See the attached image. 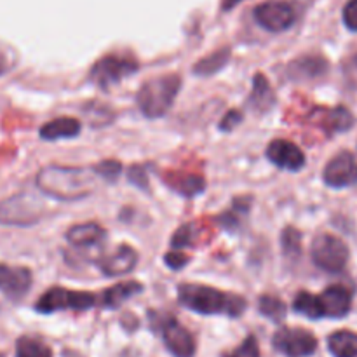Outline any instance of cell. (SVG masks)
Segmentation results:
<instances>
[{"mask_svg":"<svg viewBox=\"0 0 357 357\" xmlns=\"http://www.w3.org/2000/svg\"><path fill=\"white\" fill-rule=\"evenodd\" d=\"M321 309H323V317H331V319H342L351 312L352 296L345 286L335 284L330 286L319 296Z\"/></svg>","mask_w":357,"mask_h":357,"instance_id":"9a60e30c","label":"cell"},{"mask_svg":"<svg viewBox=\"0 0 357 357\" xmlns=\"http://www.w3.org/2000/svg\"><path fill=\"white\" fill-rule=\"evenodd\" d=\"M255 20L261 28L268 31H279L288 30L293 26L296 21V10L295 7L284 0H271V2H264L255 9Z\"/></svg>","mask_w":357,"mask_h":357,"instance_id":"30bf717a","label":"cell"},{"mask_svg":"<svg viewBox=\"0 0 357 357\" xmlns=\"http://www.w3.org/2000/svg\"><path fill=\"white\" fill-rule=\"evenodd\" d=\"M248 103H250V107L253 110L261 112V114L274 108L275 94L272 91L271 84H268V79L264 73H257L253 77V91H251V96Z\"/></svg>","mask_w":357,"mask_h":357,"instance_id":"44dd1931","label":"cell"},{"mask_svg":"<svg viewBox=\"0 0 357 357\" xmlns=\"http://www.w3.org/2000/svg\"><path fill=\"white\" fill-rule=\"evenodd\" d=\"M229 61H230V49L223 47V49H218V51L211 52V54L206 56V58L199 59L192 70H194V73L197 77H209V75H215L216 72H220V70H222Z\"/></svg>","mask_w":357,"mask_h":357,"instance_id":"603a6c76","label":"cell"},{"mask_svg":"<svg viewBox=\"0 0 357 357\" xmlns=\"http://www.w3.org/2000/svg\"><path fill=\"white\" fill-rule=\"evenodd\" d=\"M239 2H243V0H223V10L232 9V7H236Z\"/></svg>","mask_w":357,"mask_h":357,"instance_id":"74e56055","label":"cell"},{"mask_svg":"<svg viewBox=\"0 0 357 357\" xmlns=\"http://www.w3.org/2000/svg\"><path fill=\"white\" fill-rule=\"evenodd\" d=\"M16 357H52V352L37 338L21 337L16 342Z\"/></svg>","mask_w":357,"mask_h":357,"instance_id":"4316f807","label":"cell"},{"mask_svg":"<svg viewBox=\"0 0 357 357\" xmlns=\"http://www.w3.org/2000/svg\"><path fill=\"white\" fill-rule=\"evenodd\" d=\"M181 89V77L176 73L157 75L145 80L136 94L139 110L149 119H159L169 112Z\"/></svg>","mask_w":357,"mask_h":357,"instance_id":"3957f363","label":"cell"},{"mask_svg":"<svg viewBox=\"0 0 357 357\" xmlns=\"http://www.w3.org/2000/svg\"><path fill=\"white\" fill-rule=\"evenodd\" d=\"M107 237V230L98 223H82V225L70 227L66 232V241L75 248H89L103 243Z\"/></svg>","mask_w":357,"mask_h":357,"instance_id":"e0dca14e","label":"cell"},{"mask_svg":"<svg viewBox=\"0 0 357 357\" xmlns=\"http://www.w3.org/2000/svg\"><path fill=\"white\" fill-rule=\"evenodd\" d=\"M0 357H6V356H2V354H0Z\"/></svg>","mask_w":357,"mask_h":357,"instance_id":"ab89813d","label":"cell"},{"mask_svg":"<svg viewBox=\"0 0 357 357\" xmlns=\"http://www.w3.org/2000/svg\"><path fill=\"white\" fill-rule=\"evenodd\" d=\"M31 281L30 268L0 264V291L9 300L17 302L23 298L30 291Z\"/></svg>","mask_w":357,"mask_h":357,"instance_id":"4fadbf2b","label":"cell"},{"mask_svg":"<svg viewBox=\"0 0 357 357\" xmlns=\"http://www.w3.org/2000/svg\"><path fill=\"white\" fill-rule=\"evenodd\" d=\"M258 310L261 316L268 317L271 321H282L288 309H286V303L278 296L261 295L258 298Z\"/></svg>","mask_w":357,"mask_h":357,"instance_id":"83f0119b","label":"cell"},{"mask_svg":"<svg viewBox=\"0 0 357 357\" xmlns=\"http://www.w3.org/2000/svg\"><path fill=\"white\" fill-rule=\"evenodd\" d=\"M138 251L129 244H121L112 253H107L98 260V267L108 278H117L132 272L138 265Z\"/></svg>","mask_w":357,"mask_h":357,"instance_id":"7c38bea8","label":"cell"},{"mask_svg":"<svg viewBox=\"0 0 357 357\" xmlns=\"http://www.w3.org/2000/svg\"><path fill=\"white\" fill-rule=\"evenodd\" d=\"M93 171L96 173V176L103 178L107 181H115L122 173V164L117 160H103V162L96 164L93 167Z\"/></svg>","mask_w":357,"mask_h":357,"instance_id":"4dcf8cb0","label":"cell"},{"mask_svg":"<svg viewBox=\"0 0 357 357\" xmlns=\"http://www.w3.org/2000/svg\"><path fill=\"white\" fill-rule=\"evenodd\" d=\"M281 243L286 257H298L302 253V234L296 229H293V227H288V229L282 230Z\"/></svg>","mask_w":357,"mask_h":357,"instance_id":"f546056e","label":"cell"},{"mask_svg":"<svg viewBox=\"0 0 357 357\" xmlns=\"http://www.w3.org/2000/svg\"><path fill=\"white\" fill-rule=\"evenodd\" d=\"M188 260L190 258L187 257L185 253H181V251H169V253H166V257H164V261H166V265L169 268H173V271H180V268L187 267Z\"/></svg>","mask_w":357,"mask_h":357,"instance_id":"d6a6232c","label":"cell"},{"mask_svg":"<svg viewBox=\"0 0 357 357\" xmlns=\"http://www.w3.org/2000/svg\"><path fill=\"white\" fill-rule=\"evenodd\" d=\"M143 291V286L136 281L119 282V284L112 286V288L105 289L100 295V303L107 309H117L124 302H128L132 296L139 295Z\"/></svg>","mask_w":357,"mask_h":357,"instance_id":"ffe728a7","label":"cell"},{"mask_svg":"<svg viewBox=\"0 0 357 357\" xmlns=\"http://www.w3.org/2000/svg\"><path fill=\"white\" fill-rule=\"evenodd\" d=\"M344 23L351 31H357V0H349L344 7Z\"/></svg>","mask_w":357,"mask_h":357,"instance_id":"836d02e7","label":"cell"},{"mask_svg":"<svg viewBox=\"0 0 357 357\" xmlns=\"http://www.w3.org/2000/svg\"><path fill=\"white\" fill-rule=\"evenodd\" d=\"M354 61H356V65H357V56H356V59H354Z\"/></svg>","mask_w":357,"mask_h":357,"instance_id":"f35d334b","label":"cell"},{"mask_svg":"<svg viewBox=\"0 0 357 357\" xmlns=\"http://www.w3.org/2000/svg\"><path fill=\"white\" fill-rule=\"evenodd\" d=\"M139 70V63L132 56L126 54H107L98 59L89 70L91 82L101 89L115 86L121 80L135 75Z\"/></svg>","mask_w":357,"mask_h":357,"instance_id":"8992f818","label":"cell"},{"mask_svg":"<svg viewBox=\"0 0 357 357\" xmlns=\"http://www.w3.org/2000/svg\"><path fill=\"white\" fill-rule=\"evenodd\" d=\"M319 122L328 132H344L354 126V115L345 107H337L333 110L323 112Z\"/></svg>","mask_w":357,"mask_h":357,"instance_id":"7402d4cb","label":"cell"},{"mask_svg":"<svg viewBox=\"0 0 357 357\" xmlns=\"http://www.w3.org/2000/svg\"><path fill=\"white\" fill-rule=\"evenodd\" d=\"M128 178L132 185H136V187L143 188V190L149 188V180H146V174H145V169H143V166H132L131 169L128 171Z\"/></svg>","mask_w":357,"mask_h":357,"instance_id":"d590c367","label":"cell"},{"mask_svg":"<svg viewBox=\"0 0 357 357\" xmlns=\"http://www.w3.org/2000/svg\"><path fill=\"white\" fill-rule=\"evenodd\" d=\"M100 296L89 291H77L68 288H49L35 303V310L40 314H52L59 310H89L96 305Z\"/></svg>","mask_w":357,"mask_h":357,"instance_id":"5b68a950","label":"cell"},{"mask_svg":"<svg viewBox=\"0 0 357 357\" xmlns=\"http://www.w3.org/2000/svg\"><path fill=\"white\" fill-rule=\"evenodd\" d=\"M328 72V61L323 56L307 54L293 59L288 65V77L296 82L303 80H314L323 77Z\"/></svg>","mask_w":357,"mask_h":357,"instance_id":"2e32d148","label":"cell"},{"mask_svg":"<svg viewBox=\"0 0 357 357\" xmlns=\"http://www.w3.org/2000/svg\"><path fill=\"white\" fill-rule=\"evenodd\" d=\"M10 66H13V58H10V52L7 51L3 45H0V77H2L3 73L9 72Z\"/></svg>","mask_w":357,"mask_h":357,"instance_id":"8d00e7d4","label":"cell"},{"mask_svg":"<svg viewBox=\"0 0 357 357\" xmlns=\"http://www.w3.org/2000/svg\"><path fill=\"white\" fill-rule=\"evenodd\" d=\"M328 347L335 357H357V335L352 331H337L328 338Z\"/></svg>","mask_w":357,"mask_h":357,"instance_id":"cb8c5ba5","label":"cell"},{"mask_svg":"<svg viewBox=\"0 0 357 357\" xmlns=\"http://www.w3.org/2000/svg\"><path fill=\"white\" fill-rule=\"evenodd\" d=\"M250 204H251V197H237L236 201L232 202V209L227 213H223L222 216H218V225L223 227L229 232H236L237 229L241 227V216L248 215L250 213Z\"/></svg>","mask_w":357,"mask_h":357,"instance_id":"d4e9b609","label":"cell"},{"mask_svg":"<svg viewBox=\"0 0 357 357\" xmlns=\"http://www.w3.org/2000/svg\"><path fill=\"white\" fill-rule=\"evenodd\" d=\"M324 183L331 188H345L357 183V159L351 152H340L326 164Z\"/></svg>","mask_w":357,"mask_h":357,"instance_id":"8fae6325","label":"cell"},{"mask_svg":"<svg viewBox=\"0 0 357 357\" xmlns=\"http://www.w3.org/2000/svg\"><path fill=\"white\" fill-rule=\"evenodd\" d=\"M197 237L199 232L197 229H195V225L188 223V225L180 227V229L173 234V237H171V248H173L174 251H181L183 248H190L192 244H195Z\"/></svg>","mask_w":357,"mask_h":357,"instance_id":"f1b7e54d","label":"cell"},{"mask_svg":"<svg viewBox=\"0 0 357 357\" xmlns=\"http://www.w3.org/2000/svg\"><path fill=\"white\" fill-rule=\"evenodd\" d=\"M227 357H261L260 349H258V342L255 337H248L236 351L230 352Z\"/></svg>","mask_w":357,"mask_h":357,"instance_id":"1f68e13d","label":"cell"},{"mask_svg":"<svg viewBox=\"0 0 357 357\" xmlns=\"http://www.w3.org/2000/svg\"><path fill=\"white\" fill-rule=\"evenodd\" d=\"M241 122H243V114H241L239 110H230L227 112L225 117H223L222 122H220V129H222L223 132H229L232 131L234 128H237Z\"/></svg>","mask_w":357,"mask_h":357,"instance_id":"e575fe53","label":"cell"},{"mask_svg":"<svg viewBox=\"0 0 357 357\" xmlns=\"http://www.w3.org/2000/svg\"><path fill=\"white\" fill-rule=\"evenodd\" d=\"M164 181H166L171 190L178 192L185 197H195V195H201L206 190V181L197 174L166 173L164 174Z\"/></svg>","mask_w":357,"mask_h":357,"instance_id":"d6986e66","label":"cell"},{"mask_svg":"<svg viewBox=\"0 0 357 357\" xmlns=\"http://www.w3.org/2000/svg\"><path fill=\"white\" fill-rule=\"evenodd\" d=\"M312 261L324 272L337 274L345 268L349 261V248L338 237L331 234H321L314 239L312 250Z\"/></svg>","mask_w":357,"mask_h":357,"instance_id":"ba28073f","label":"cell"},{"mask_svg":"<svg viewBox=\"0 0 357 357\" xmlns=\"http://www.w3.org/2000/svg\"><path fill=\"white\" fill-rule=\"evenodd\" d=\"M272 345L288 357H309L316 352L317 340L310 331L302 328H281L272 338Z\"/></svg>","mask_w":357,"mask_h":357,"instance_id":"9c48e42d","label":"cell"},{"mask_svg":"<svg viewBox=\"0 0 357 357\" xmlns=\"http://www.w3.org/2000/svg\"><path fill=\"white\" fill-rule=\"evenodd\" d=\"M82 124L73 117H58L54 121L45 122L40 128L38 135L45 142H56L63 138H75L79 136Z\"/></svg>","mask_w":357,"mask_h":357,"instance_id":"ac0fdd59","label":"cell"},{"mask_svg":"<svg viewBox=\"0 0 357 357\" xmlns=\"http://www.w3.org/2000/svg\"><path fill=\"white\" fill-rule=\"evenodd\" d=\"M45 215V204L31 194H16L0 202V225L30 227Z\"/></svg>","mask_w":357,"mask_h":357,"instance_id":"277c9868","label":"cell"},{"mask_svg":"<svg viewBox=\"0 0 357 357\" xmlns=\"http://www.w3.org/2000/svg\"><path fill=\"white\" fill-rule=\"evenodd\" d=\"M293 310L296 314L309 317V319H321L323 317V309H321L319 296L310 295L307 291H300L293 300Z\"/></svg>","mask_w":357,"mask_h":357,"instance_id":"484cf974","label":"cell"},{"mask_svg":"<svg viewBox=\"0 0 357 357\" xmlns=\"http://www.w3.org/2000/svg\"><path fill=\"white\" fill-rule=\"evenodd\" d=\"M176 291L185 309L202 316L241 317L248 305L243 296L204 284H180Z\"/></svg>","mask_w":357,"mask_h":357,"instance_id":"7a4b0ae2","label":"cell"},{"mask_svg":"<svg viewBox=\"0 0 357 357\" xmlns=\"http://www.w3.org/2000/svg\"><path fill=\"white\" fill-rule=\"evenodd\" d=\"M267 159L279 169L286 171H300L305 166V153L300 150L293 142L278 138L268 143Z\"/></svg>","mask_w":357,"mask_h":357,"instance_id":"5bb4252c","label":"cell"},{"mask_svg":"<svg viewBox=\"0 0 357 357\" xmlns=\"http://www.w3.org/2000/svg\"><path fill=\"white\" fill-rule=\"evenodd\" d=\"M94 176L96 173L93 169L47 166L38 171L37 187L49 197L58 201H79L94 192Z\"/></svg>","mask_w":357,"mask_h":357,"instance_id":"6da1fadb","label":"cell"},{"mask_svg":"<svg viewBox=\"0 0 357 357\" xmlns=\"http://www.w3.org/2000/svg\"><path fill=\"white\" fill-rule=\"evenodd\" d=\"M150 317H152L153 330L159 331L171 354L174 357H194L195 340L187 328L181 326L169 314L152 312Z\"/></svg>","mask_w":357,"mask_h":357,"instance_id":"52a82bcc","label":"cell"}]
</instances>
